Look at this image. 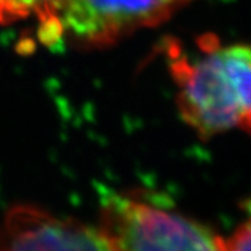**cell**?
<instances>
[{
	"mask_svg": "<svg viewBox=\"0 0 251 251\" xmlns=\"http://www.w3.org/2000/svg\"><path fill=\"white\" fill-rule=\"evenodd\" d=\"M188 0H63L53 31V45L82 48L116 44L137 29L166 21Z\"/></svg>",
	"mask_w": 251,
	"mask_h": 251,
	"instance_id": "3",
	"label": "cell"
},
{
	"mask_svg": "<svg viewBox=\"0 0 251 251\" xmlns=\"http://www.w3.org/2000/svg\"><path fill=\"white\" fill-rule=\"evenodd\" d=\"M214 35L198 39L200 53L190 56L177 42H166L177 103L184 122L201 137H212L239 127V110L230 85L218 60Z\"/></svg>",
	"mask_w": 251,
	"mask_h": 251,
	"instance_id": "2",
	"label": "cell"
},
{
	"mask_svg": "<svg viewBox=\"0 0 251 251\" xmlns=\"http://www.w3.org/2000/svg\"><path fill=\"white\" fill-rule=\"evenodd\" d=\"M219 249L221 251H251V221L240 226L230 239L222 240L219 237Z\"/></svg>",
	"mask_w": 251,
	"mask_h": 251,
	"instance_id": "6",
	"label": "cell"
},
{
	"mask_svg": "<svg viewBox=\"0 0 251 251\" xmlns=\"http://www.w3.org/2000/svg\"><path fill=\"white\" fill-rule=\"evenodd\" d=\"M0 251H117L100 227L16 205L0 225Z\"/></svg>",
	"mask_w": 251,
	"mask_h": 251,
	"instance_id": "4",
	"label": "cell"
},
{
	"mask_svg": "<svg viewBox=\"0 0 251 251\" xmlns=\"http://www.w3.org/2000/svg\"><path fill=\"white\" fill-rule=\"evenodd\" d=\"M215 50L239 110V128L251 135V45L222 46L218 41Z\"/></svg>",
	"mask_w": 251,
	"mask_h": 251,
	"instance_id": "5",
	"label": "cell"
},
{
	"mask_svg": "<svg viewBox=\"0 0 251 251\" xmlns=\"http://www.w3.org/2000/svg\"><path fill=\"white\" fill-rule=\"evenodd\" d=\"M100 222L117 251H221L204 226L135 194H112Z\"/></svg>",
	"mask_w": 251,
	"mask_h": 251,
	"instance_id": "1",
	"label": "cell"
}]
</instances>
